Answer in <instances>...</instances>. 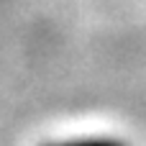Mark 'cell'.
<instances>
[{
	"label": "cell",
	"mask_w": 146,
	"mask_h": 146,
	"mask_svg": "<svg viewBox=\"0 0 146 146\" xmlns=\"http://www.w3.org/2000/svg\"><path fill=\"white\" fill-rule=\"evenodd\" d=\"M44 146H128L121 139L110 136H85V139H67V141H49Z\"/></svg>",
	"instance_id": "6da1fadb"
}]
</instances>
